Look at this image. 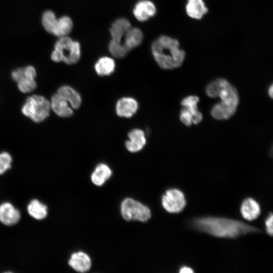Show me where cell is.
<instances>
[{
  "label": "cell",
  "instance_id": "6da1fadb",
  "mask_svg": "<svg viewBox=\"0 0 273 273\" xmlns=\"http://www.w3.org/2000/svg\"><path fill=\"white\" fill-rule=\"evenodd\" d=\"M192 226L201 232L218 238H236L262 231L242 221L220 217L206 216L194 218Z\"/></svg>",
  "mask_w": 273,
  "mask_h": 273
},
{
  "label": "cell",
  "instance_id": "7a4b0ae2",
  "mask_svg": "<svg viewBox=\"0 0 273 273\" xmlns=\"http://www.w3.org/2000/svg\"><path fill=\"white\" fill-rule=\"evenodd\" d=\"M151 52L158 65L167 70L180 67L186 57L185 52L180 48L179 41L167 35H161L153 41Z\"/></svg>",
  "mask_w": 273,
  "mask_h": 273
},
{
  "label": "cell",
  "instance_id": "3957f363",
  "mask_svg": "<svg viewBox=\"0 0 273 273\" xmlns=\"http://www.w3.org/2000/svg\"><path fill=\"white\" fill-rule=\"evenodd\" d=\"M80 56L79 43L65 36L59 37L56 41L51 58L55 62L62 61L71 65L76 63L79 60Z\"/></svg>",
  "mask_w": 273,
  "mask_h": 273
},
{
  "label": "cell",
  "instance_id": "277c9868",
  "mask_svg": "<svg viewBox=\"0 0 273 273\" xmlns=\"http://www.w3.org/2000/svg\"><path fill=\"white\" fill-rule=\"evenodd\" d=\"M51 109L50 101L43 96L34 95L27 98L21 112L33 122L39 123L49 117Z\"/></svg>",
  "mask_w": 273,
  "mask_h": 273
},
{
  "label": "cell",
  "instance_id": "5b68a950",
  "mask_svg": "<svg viewBox=\"0 0 273 273\" xmlns=\"http://www.w3.org/2000/svg\"><path fill=\"white\" fill-rule=\"evenodd\" d=\"M41 24L48 32L59 37L67 36L73 27V22L70 17L64 16L57 19L51 10L42 14Z\"/></svg>",
  "mask_w": 273,
  "mask_h": 273
},
{
  "label": "cell",
  "instance_id": "8992f818",
  "mask_svg": "<svg viewBox=\"0 0 273 273\" xmlns=\"http://www.w3.org/2000/svg\"><path fill=\"white\" fill-rule=\"evenodd\" d=\"M121 213L123 218L127 221L146 222L151 216V211L148 207L130 198H127L122 201Z\"/></svg>",
  "mask_w": 273,
  "mask_h": 273
},
{
  "label": "cell",
  "instance_id": "52a82bcc",
  "mask_svg": "<svg viewBox=\"0 0 273 273\" xmlns=\"http://www.w3.org/2000/svg\"><path fill=\"white\" fill-rule=\"evenodd\" d=\"M12 79L23 93H29L37 87L36 70L32 66L18 68L12 72Z\"/></svg>",
  "mask_w": 273,
  "mask_h": 273
},
{
  "label": "cell",
  "instance_id": "ba28073f",
  "mask_svg": "<svg viewBox=\"0 0 273 273\" xmlns=\"http://www.w3.org/2000/svg\"><path fill=\"white\" fill-rule=\"evenodd\" d=\"M161 203L168 212L177 213L181 212L186 206L184 193L177 189H169L162 196Z\"/></svg>",
  "mask_w": 273,
  "mask_h": 273
},
{
  "label": "cell",
  "instance_id": "9c48e42d",
  "mask_svg": "<svg viewBox=\"0 0 273 273\" xmlns=\"http://www.w3.org/2000/svg\"><path fill=\"white\" fill-rule=\"evenodd\" d=\"M223 104L237 109L239 104V95L237 90L230 82L225 79L222 78L220 89L218 96Z\"/></svg>",
  "mask_w": 273,
  "mask_h": 273
},
{
  "label": "cell",
  "instance_id": "30bf717a",
  "mask_svg": "<svg viewBox=\"0 0 273 273\" xmlns=\"http://www.w3.org/2000/svg\"><path fill=\"white\" fill-rule=\"evenodd\" d=\"M21 217L20 210L11 203L5 202L0 204V222L3 224L15 225L19 222Z\"/></svg>",
  "mask_w": 273,
  "mask_h": 273
},
{
  "label": "cell",
  "instance_id": "8fae6325",
  "mask_svg": "<svg viewBox=\"0 0 273 273\" xmlns=\"http://www.w3.org/2000/svg\"><path fill=\"white\" fill-rule=\"evenodd\" d=\"M157 9L155 4L150 0H141L134 6L133 14L140 22H145L155 16Z\"/></svg>",
  "mask_w": 273,
  "mask_h": 273
},
{
  "label": "cell",
  "instance_id": "7c38bea8",
  "mask_svg": "<svg viewBox=\"0 0 273 273\" xmlns=\"http://www.w3.org/2000/svg\"><path fill=\"white\" fill-rule=\"evenodd\" d=\"M138 108V103L134 99L131 97H123L117 101L115 110L118 116L130 118L136 113Z\"/></svg>",
  "mask_w": 273,
  "mask_h": 273
},
{
  "label": "cell",
  "instance_id": "4fadbf2b",
  "mask_svg": "<svg viewBox=\"0 0 273 273\" xmlns=\"http://www.w3.org/2000/svg\"><path fill=\"white\" fill-rule=\"evenodd\" d=\"M128 140L125 142L127 150L132 153L140 151L146 144V139L143 130L138 128L133 129L128 133Z\"/></svg>",
  "mask_w": 273,
  "mask_h": 273
},
{
  "label": "cell",
  "instance_id": "5bb4252c",
  "mask_svg": "<svg viewBox=\"0 0 273 273\" xmlns=\"http://www.w3.org/2000/svg\"><path fill=\"white\" fill-rule=\"evenodd\" d=\"M130 22L126 18L115 20L110 28L111 36L110 41L117 44H122V39L126 31L131 27Z\"/></svg>",
  "mask_w": 273,
  "mask_h": 273
},
{
  "label": "cell",
  "instance_id": "9a60e30c",
  "mask_svg": "<svg viewBox=\"0 0 273 273\" xmlns=\"http://www.w3.org/2000/svg\"><path fill=\"white\" fill-rule=\"evenodd\" d=\"M50 102L51 109L58 116L69 117L73 114L72 108L68 101L57 93L52 97Z\"/></svg>",
  "mask_w": 273,
  "mask_h": 273
},
{
  "label": "cell",
  "instance_id": "2e32d148",
  "mask_svg": "<svg viewBox=\"0 0 273 273\" xmlns=\"http://www.w3.org/2000/svg\"><path fill=\"white\" fill-rule=\"evenodd\" d=\"M240 212L242 217L248 221L257 219L261 213L260 204L252 198L245 199L241 205Z\"/></svg>",
  "mask_w": 273,
  "mask_h": 273
},
{
  "label": "cell",
  "instance_id": "e0dca14e",
  "mask_svg": "<svg viewBox=\"0 0 273 273\" xmlns=\"http://www.w3.org/2000/svg\"><path fill=\"white\" fill-rule=\"evenodd\" d=\"M143 39L142 30L139 28L131 27L125 33L122 40V45L129 52L140 46Z\"/></svg>",
  "mask_w": 273,
  "mask_h": 273
},
{
  "label": "cell",
  "instance_id": "ac0fdd59",
  "mask_svg": "<svg viewBox=\"0 0 273 273\" xmlns=\"http://www.w3.org/2000/svg\"><path fill=\"white\" fill-rule=\"evenodd\" d=\"M68 263L73 269L80 272H85L89 270L92 265L89 256L81 251L72 254Z\"/></svg>",
  "mask_w": 273,
  "mask_h": 273
},
{
  "label": "cell",
  "instance_id": "d6986e66",
  "mask_svg": "<svg viewBox=\"0 0 273 273\" xmlns=\"http://www.w3.org/2000/svg\"><path fill=\"white\" fill-rule=\"evenodd\" d=\"M208 11V9L203 0H187L186 12L189 17L200 20Z\"/></svg>",
  "mask_w": 273,
  "mask_h": 273
},
{
  "label": "cell",
  "instance_id": "ffe728a7",
  "mask_svg": "<svg viewBox=\"0 0 273 273\" xmlns=\"http://www.w3.org/2000/svg\"><path fill=\"white\" fill-rule=\"evenodd\" d=\"M57 93L64 98L73 109H78L81 104V98L80 94L73 88L69 85H63L60 87Z\"/></svg>",
  "mask_w": 273,
  "mask_h": 273
},
{
  "label": "cell",
  "instance_id": "44dd1931",
  "mask_svg": "<svg viewBox=\"0 0 273 273\" xmlns=\"http://www.w3.org/2000/svg\"><path fill=\"white\" fill-rule=\"evenodd\" d=\"M199 99L196 96H189L183 99L181 102V106L187 109L192 115L194 124H198L203 118L202 113L198 110L197 104Z\"/></svg>",
  "mask_w": 273,
  "mask_h": 273
},
{
  "label": "cell",
  "instance_id": "7402d4cb",
  "mask_svg": "<svg viewBox=\"0 0 273 273\" xmlns=\"http://www.w3.org/2000/svg\"><path fill=\"white\" fill-rule=\"evenodd\" d=\"M27 210L31 217L38 220L44 219L48 213V207L36 199L30 201Z\"/></svg>",
  "mask_w": 273,
  "mask_h": 273
},
{
  "label": "cell",
  "instance_id": "603a6c76",
  "mask_svg": "<svg viewBox=\"0 0 273 273\" xmlns=\"http://www.w3.org/2000/svg\"><path fill=\"white\" fill-rule=\"evenodd\" d=\"M112 175V171L106 164H98L91 175V180L96 186H101L108 180Z\"/></svg>",
  "mask_w": 273,
  "mask_h": 273
},
{
  "label": "cell",
  "instance_id": "cb8c5ba5",
  "mask_svg": "<svg viewBox=\"0 0 273 273\" xmlns=\"http://www.w3.org/2000/svg\"><path fill=\"white\" fill-rule=\"evenodd\" d=\"M114 60L109 57L100 58L95 65V69L98 75L107 76L112 74L115 70Z\"/></svg>",
  "mask_w": 273,
  "mask_h": 273
},
{
  "label": "cell",
  "instance_id": "d4e9b609",
  "mask_svg": "<svg viewBox=\"0 0 273 273\" xmlns=\"http://www.w3.org/2000/svg\"><path fill=\"white\" fill-rule=\"evenodd\" d=\"M236 111V109L219 102L213 106L211 110V114L216 119L225 120L230 118Z\"/></svg>",
  "mask_w": 273,
  "mask_h": 273
},
{
  "label": "cell",
  "instance_id": "484cf974",
  "mask_svg": "<svg viewBox=\"0 0 273 273\" xmlns=\"http://www.w3.org/2000/svg\"><path fill=\"white\" fill-rule=\"evenodd\" d=\"M12 162V157L9 153L3 152L0 153V175L11 168Z\"/></svg>",
  "mask_w": 273,
  "mask_h": 273
},
{
  "label": "cell",
  "instance_id": "4316f807",
  "mask_svg": "<svg viewBox=\"0 0 273 273\" xmlns=\"http://www.w3.org/2000/svg\"><path fill=\"white\" fill-rule=\"evenodd\" d=\"M180 120L187 126H190L193 122V117L191 113L185 108L181 110L180 114Z\"/></svg>",
  "mask_w": 273,
  "mask_h": 273
},
{
  "label": "cell",
  "instance_id": "83f0119b",
  "mask_svg": "<svg viewBox=\"0 0 273 273\" xmlns=\"http://www.w3.org/2000/svg\"><path fill=\"white\" fill-rule=\"evenodd\" d=\"M264 225L266 233L271 237L273 236V212H270L265 219Z\"/></svg>",
  "mask_w": 273,
  "mask_h": 273
},
{
  "label": "cell",
  "instance_id": "f1b7e54d",
  "mask_svg": "<svg viewBox=\"0 0 273 273\" xmlns=\"http://www.w3.org/2000/svg\"><path fill=\"white\" fill-rule=\"evenodd\" d=\"M179 272L180 273H191L193 272L194 270L190 267L183 266L180 269Z\"/></svg>",
  "mask_w": 273,
  "mask_h": 273
},
{
  "label": "cell",
  "instance_id": "f546056e",
  "mask_svg": "<svg viewBox=\"0 0 273 273\" xmlns=\"http://www.w3.org/2000/svg\"><path fill=\"white\" fill-rule=\"evenodd\" d=\"M268 93L269 97L273 99V83L268 88Z\"/></svg>",
  "mask_w": 273,
  "mask_h": 273
},
{
  "label": "cell",
  "instance_id": "4dcf8cb0",
  "mask_svg": "<svg viewBox=\"0 0 273 273\" xmlns=\"http://www.w3.org/2000/svg\"><path fill=\"white\" fill-rule=\"evenodd\" d=\"M270 155L273 157V146L272 147V148L270 151Z\"/></svg>",
  "mask_w": 273,
  "mask_h": 273
}]
</instances>
